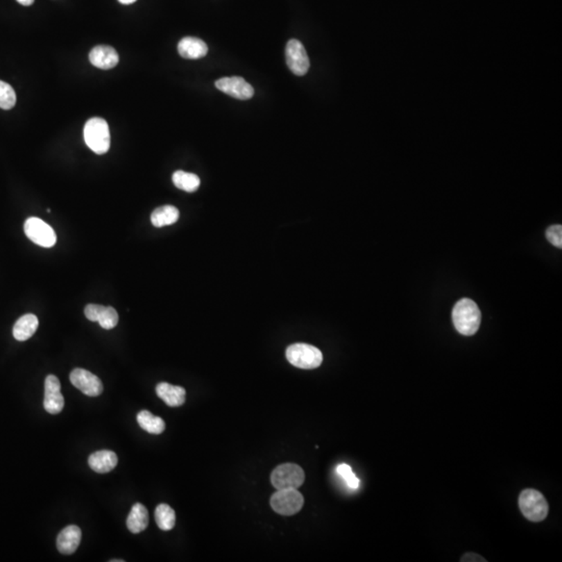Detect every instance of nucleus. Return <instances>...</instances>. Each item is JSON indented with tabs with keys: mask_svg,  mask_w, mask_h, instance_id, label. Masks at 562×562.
<instances>
[{
	"mask_svg": "<svg viewBox=\"0 0 562 562\" xmlns=\"http://www.w3.org/2000/svg\"><path fill=\"white\" fill-rule=\"evenodd\" d=\"M17 1H18L19 3L22 4V6H31V4L35 2V0H17Z\"/></svg>",
	"mask_w": 562,
	"mask_h": 562,
	"instance_id": "c85d7f7f",
	"label": "nucleus"
},
{
	"mask_svg": "<svg viewBox=\"0 0 562 562\" xmlns=\"http://www.w3.org/2000/svg\"><path fill=\"white\" fill-rule=\"evenodd\" d=\"M149 524L147 508L141 503L135 504L127 516V529L133 534L143 532Z\"/></svg>",
	"mask_w": 562,
	"mask_h": 562,
	"instance_id": "f3484780",
	"label": "nucleus"
},
{
	"mask_svg": "<svg viewBox=\"0 0 562 562\" xmlns=\"http://www.w3.org/2000/svg\"><path fill=\"white\" fill-rule=\"evenodd\" d=\"M135 1H137V0H119V2L123 4H130L133 3Z\"/></svg>",
	"mask_w": 562,
	"mask_h": 562,
	"instance_id": "c756f323",
	"label": "nucleus"
},
{
	"mask_svg": "<svg viewBox=\"0 0 562 562\" xmlns=\"http://www.w3.org/2000/svg\"><path fill=\"white\" fill-rule=\"evenodd\" d=\"M39 327V320L33 314H26L18 318L12 328V335L19 341L31 339Z\"/></svg>",
	"mask_w": 562,
	"mask_h": 562,
	"instance_id": "a211bd4d",
	"label": "nucleus"
},
{
	"mask_svg": "<svg viewBox=\"0 0 562 562\" xmlns=\"http://www.w3.org/2000/svg\"><path fill=\"white\" fill-rule=\"evenodd\" d=\"M24 232L26 237L37 245L50 248L56 245V235L53 229L41 219L31 216L25 221Z\"/></svg>",
	"mask_w": 562,
	"mask_h": 562,
	"instance_id": "0eeeda50",
	"label": "nucleus"
},
{
	"mask_svg": "<svg viewBox=\"0 0 562 562\" xmlns=\"http://www.w3.org/2000/svg\"><path fill=\"white\" fill-rule=\"evenodd\" d=\"M43 404L46 411L50 414H60L64 408L65 400L60 393V382L54 375L46 377Z\"/></svg>",
	"mask_w": 562,
	"mask_h": 562,
	"instance_id": "9b49d317",
	"label": "nucleus"
},
{
	"mask_svg": "<svg viewBox=\"0 0 562 562\" xmlns=\"http://www.w3.org/2000/svg\"><path fill=\"white\" fill-rule=\"evenodd\" d=\"M118 312H117L114 308L110 307V306H105L103 312L100 314L99 318H98V323H99L100 326L103 329H106V330L114 328L117 324H118Z\"/></svg>",
	"mask_w": 562,
	"mask_h": 562,
	"instance_id": "b1692460",
	"label": "nucleus"
},
{
	"mask_svg": "<svg viewBox=\"0 0 562 562\" xmlns=\"http://www.w3.org/2000/svg\"><path fill=\"white\" fill-rule=\"evenodd\" d=\"M16 104V93L8 83L0 80V108L10 110Z\"/></svg>",
	"mask_w": 562,
	"mask_h": 562,
	"instance_id": "5701e85b",
	"label": "nucleus"
},
{
	"mask_svg": "<svg viewBox=\"0 0 562 562\" xmlns=\"http://www.w3.org/2000/svg\"><path fill=\"white\" fill-rule=\"evenodd\" d=\"M178 52L180 56L189 60H197L207 54L208 48L205 42L194 37H185L178 43Z\"/></svg>",
	"mask_w": 562,
	"mask_h": 562,
	"instance_id": "dca6fc26",
	"label": "nucleus"
},
{
	"mask_svg": "<svg viewBox=\"0 0 562 562\" xmlns=\"http://www.w3.org/2000/svg\"><path fill=\"white\" fill-rule=\"evenodd\" d=\"M81 530L75 525H70L60 531L56 538L58 552L64 555H72L80 545Z\"/></svg>",
	"mask_w": 562,
	"mask_h": 562,
	"instance_id": "ddd939ff",
	"label": "nucleus"
},
{
	"mask_svg": "<svg viewBox=\"0 0 562 562\" xmlns=\"http://www.w3.org/2000/svg\"><path fill=\"white\" fill-rule=\"evenodd\" d=\"M460 561H486L484 558L474 553H468L460 559Z\"/></svg>",
	"mask_w": 562,
	"mask_h": 562,
	"instance_id": "cd10ccee",
	"label": "nucleus"
},
{
	"mask_svg": "<svg viewBox=\"0 0 562 562\" xmlns=\"http://www.w3.org/2000/svg\"><path fill=\"white\" fill-rule=\"evenodd\" d=\"M452 318L458 332L463 335H472L480 327L481 312L472 300L463 298L454 306Z\"/></svg>",
	"mask_w": 562,
	"mask_h": 562,
	"instance_id": "f257e3e1",
	"label": "nucleus"
},
{
	"mask_svg": "<svg viewBox=\"0 0 562 562\" xmlns=\"http://www.w3.org/2000/svg\"><path fill=\"white\" fill-rule=\"evenodd\" d=\"M104 307L105 306L98 305V304H89L85 308V318L92 321V322H98V318H99L101 312H103Z\"/></svg>",
	"mask_w": 562,
	"mask_h": 562,
	"instance_id": "bb28decb",
	"label": "nucleus"
},
{
	"mask_svg": "<svg viewBox=\"0 0 562 562\" xmlns=\"http://www.w3.org/2000/svg\"><path fill=\"white\" fill-rule=\"evenodd\" d=\"M137 424L143 430L150 434H160L166 429L164 420L160 416H154L148 410H142L137 416Z\"/></svg>",
	"mask_w": 562,
	"mask_h": 562,
	"instance_id": "6ab92c4d",
	"label": "nucleus"
},
{
	"mask_svg": "<svg viewBox=\"0 0 562 562\" xmlns=\"http://www.w3.org/2000/svg\"><path fill=\"white\" fill-rule=\"evenodd\" d=\"M547 239L552 245L555 247H562V226L561 225H553L547 228Z\"/></svg>",
	"mask_w": 562,
	"mask_h": 562,
	"instance_id": "a878e982",
	"label": "nucleus"
},
{
	"mask_svg": "<svg viewBox=\"0 0 562 562\" xmlns=\"http://www.w3.org/2000/svg\"><path fill=\"white\" fill-rule=\"evenodd\" d=\"M89 60L93 66L102 70H108L118 65L119 54L116 49L110 46L99 45L91 50Z\"/></svg>",
	"mask_w": 562,
	"mask_h": 562,
	"instance_id": "f8f14e48",
	"label": "nucleus"
},
{
	"mask_svg": "<svg viewBox=\"0 0 562 562\" xmlns=\"http://www.w3.org/2000/svg\"><path fill=\"white\" fill-rule=\"evenodd\" d=\"M303 495L298 489H280L271 497V507L281 516H293L298 513L303 507Z\"/></svg>",
	"mask_w": 562,
	"mask_h": 562,
	"instance_id": "423d86ee",
	"label": "nucleus"
},
{
	"mask_svg": "<svg viewBox=\"0 0 562 562\" xmlns=\"http://www.w3.org/2000/svg\"><path fill=\"white\" fill-rule=\"evenodd\" d=\"M70 381L77 389L89 397H97L103 391L101 380L85 368H74L70 373Z\"/></svg>",
	"mask_w": 562,
	"mask_h": 562,
	"instance_id": "1a4fd4ad",
	"label": "nucleus"
},
{
	"mask_svg": "<svg viewBox=\"0 0 562 562\" xmlns=\"http://www.w3.org/2000/svg\"><path fill=\"white\" fill-rule=\"evenodd\" d=\"M216 87L223 93L239 100L253 97L254 89L243 77H223L216 81Z\"/></svg>",
	"mask_w": 562,
	"mask_h": 562,
	"instance_id": "9d476101",
	"label": "nucleus"
},
{
	"mask_svg": "<svg viewBox=\"0 0 562 562\" xmlns=\"http://www.w3.org/2000/svg\"><path fill=\"white\" fill-rule=\"evenodd\" d=\"M337 472H339V476H341V478L346 481V483H347V485L350 487V488H358L360 481L359 479L355 476V474H354L351 466H348V464L341 463L337 466Z\"/></svg>",
	"mask_w": 562,
	"mask_h": 562,
	"instance_id": "393cba45",
	"label": "nucleus"
},
{
	"mask_svg": "<svg viewBox=\"0 0 562 562\" xmlns=\"http://www.w3.org/2000/svg\"><path fill=\"white\" fill-rule=\"evenodd\" d=\"M179 219V210L175 206L164 205L156 208L151 214V223L155 227L172 225Z\"/></svg>",
	"mask_w": 562,
	"mask_h": 562,
	"instance_id": "aec40b11",
	"label": "nucleus"
},
{
	"mask_svg": "<svg viewBox=\"0 0 562 562\" xmlns=\"http://www.w3.org/2000/svg\"><path fill=\"white\" fill-rule=\"evenodd\" d=\"M287 359L296 368L312 370L323 362V354L318 348L308 343H293L285 352Z\"/></svg>",
	"mask_w": 562,
	"mask_h": 562,
	"instance_id": "20e7f679",
	"label": "nucleus"
},
{
	"mask_svg": "<svg viewBox=\"0 0 562 562\" xmlns=\"http://www.w3.org/2000/svg\"><path fill=\"white\" fill-rule=\"evenodd\" d=\"M285 58L287 67L293 74L303 76L309 69V58L301 42L296 39L289 40L285 47Z\"/></svg>",
	"mask_w": 562,
	"mask_h": 562,
	"instance_id": "6e6552de",
	"label": "nucleus"
},
{
	"mask_svg": "<svg viewBox=\"0 0 562 562\" xmlns=\"http://www.w3.org/2000/svg\"><path fill=\"white\" fill-rule=\"evenodd\" d=\"M124 560L118 559V560H110V562H123Z\"/></svg>",
	"mask_w": 562,
	"mask_h": 562,
	"instance_id": "7c9ffc66",
	"label": "nucleus"
},
{
	"mask_svg": "<svg viewBox=\"0 0 562 562\" xmlns=\"http://www.w3.org/2000/svg\"><path fill=\"white\" fill-rule=\"evenodd\" d=\"M305 481V474L301 466L293 463H284L277 466L271 475L273 486L280 489H298Z\"/></svg>",
	"mask_w": 562,
	"mask_h": 562,
	"instance_id": "39448f33",
	"label": "nucleus"
},
{
	"mask_svg": "<svg viewBox=\"0 0 562 562\" xmlns=\"http://www.w3.org/2000/svg\"><path fill=\"white\" fill-rule=\"evenodd\" d=\"M87 147L97 154H104L110 147V127L102 118H92L87 121L83 129Z\"/></svg>",
	"mask_w": 562,
	"mask_h": 562,
	"instance_id": "f03ea898",
	"label": "nucleus"
},
{
	"mask_svg": "<svg viewBox=\"0 0 562 562\" xmlns=\"http://www.w3.org/2000/svg\"><path fill=\"white\" fill-rule=\"evenodd\" d=\"M154 516H155L156 524L160 530L170 531L174 528L176 516H175L174 510L168 504H160L155 508Z\"/></svg>",
	"mask_w": 562,
	"mask_h": 562,
	"instance_id": "4be33fe9",
	"label": "nucleus"
},
{
	"mask_svg": "<svg viewBox=\"0 0 562 562\" xmlns=\"http://www.w3.org/2000/svg\"><path fill=\"white\" fill-rule=\"evenodd\" d=\"M173 183L177 189L193 193L197 191L200 185V178L194 173L178 170L172 176Z\"/></svg>",
	"mask_w": 562,
	"mask_h": 562,
	"instance_id": "412c9836",
	"label": "nucleus"
},
{
	"mask_svg": "<svg viewBox=\"0 0 562 562\" xmlns=\"http://www.w3.org/2000/svg\"><path fill=\"white\" fill-rule=\"evenodd\" d=\"M87 462H89L90 468L94 472H98V474H106L116 468L118 457L114 452L110 451V450H101V451L91 454Z\"/></svg>",
	"mask_w": 562,
	"mask_h": 562,
	"instance_id": "4468645a",
	"label": "nucleus"
},
{
	"mask_svg": "<svg viewBox=\"0 0 562 562\" xmlns=\"http://www.w3.org/2000/svg\"><path fill=\"white\" fill-rule=\"evenodd\" d=\"M156 395L170 407H179L185 402V389L181 386L160 382L156 385Z\"/></svg>",
	"mask_w": 562,
	"mask_h": 562,
	"instance_id": "2eb2a0df",
	"label": "nucleus"
},
{
	"mask_svg": "<svg viewBox=\"0 0 562 562\" xmlns=\"http://www.w3.org/2000/svg\"><path fill=\"white\" fill-rule=\"evenodd\" d=\"M518 506L525 518L531 522H541L549 513V504L543 493L535 489H525L518 497Z\"/></svg>",
	"mask_w": 562,
	"mask_h": 562,
	"instance_id": "7ed1b4c3",
	"label": "nucleus"
}]
</instances>
